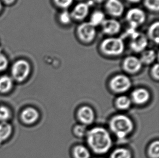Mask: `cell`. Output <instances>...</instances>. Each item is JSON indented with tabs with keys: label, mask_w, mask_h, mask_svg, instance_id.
Segmentation results:
<instances>
[{
	"label": "cell",
	"mask_w": 159,
	"mask_h": 158,
	"mask_svg": "<svg viewBox=\"0 0 159 158\" xmlns=\"http://www.w3.org/2000/svg\"><path fill=\"white\" fill-rule=\"evenodd\" d=\"M101 26L102 32L108 37H115L116 35L120 32L122 28L120 21L114 18L106 19Z\"/></svg>",
	"instance_id": "obj_10"
},
{
	"label": "cell",
	"mask_w": 159,
	"mask_h": 158,
	"mask_svg": "<svg viewBox=\"0 0 159 158\" xmlns=\"http://www.w3.org/2000/svg\"><path fill=\"white\" fill-rule=\"evenodd\" d=\"M99 49L104 55L110 57L118 56L125 51V42L122 37H107L102 41Z\"/></svg>",
	"instance_id": "obj_3"
},
{
	"label": "cell",
	"mask_w": 159,
	"mask_h": 158,
	"mask_svg": "<svg viewBox=\"0 0 159 158\" xmlns=\"http://www.w3.org/2000/svg\"><path fill=\"white\" fill-rule=\"evenodd\" d=\"M146 19L145 11L142 9L137 7L130 9L125 14V20L129 24V28L136 30L139 27L144 24Z\"/></svg>",
	"instance_id": "obj_6"
},
{
	"label": "cell",
	"mask_w": 159,
	"mask_h": 158,
	"mask_svg": "<svg viewBox=\"0 0 159 158\" xmlns=\"http://www.w3.org/2000/svg\"><path fill=\"white\" fill-rule=\"evenodd\" d=\"M58 20L60 24L64 26H67L73 21L70 11L68 10H62L58 15Z\"/></svg>",
	"instance_id": "obj_21"
},
{
	"label": "cell",
	"mask_w": 159,
	"mask_h": 158,
	"mask_svg": "<svg viewBox=\"0 0 159 158\" xmlns=\"http://www.w3.org/2000/svg\"><path fill=\"white\" fill-rule=\"evenodd\" d=\"M76 35L80 41L85 44L93 42L96 37V28L89 22H84L79 24L76 29Z\"/></svg>",
	"instance_id": "obj_5"
},
{
	"label": "cell",
	"mask_w": 159,
	"mask_h": 158,
	"mask_svg": "<svg viewBox=\"0 0 159 158\" xmlns=\"http://www.w3.org/2000/svg\"><path fill=\"white\" fill-rule=\"evenodd\" d=\"M8 65V61L6 56L0 51V72L4 71Z\"/></svg>",
	"instance_id": "obj_29"
},
{
	"label": "cell",
	"mask_w": 159,
	"mask_h": 158,
	"mask_svg": "<svg viewBox=\"0 0 159 158\" xmlns=\"http://www.w3.org/2000/svg\"><path fill=\"white\" fill-rule=\"evenodd\" d=\"M128 2L129 3H138L139 2H141L142 0H127Z\"/></svg>",
	"instance_id": "obj_33"
},
{
	"label": "cell",
	"mask_w": 159,
	"mask_h": 158,
	"mask_svg": "<svg viewBox=\"0 0 159 158\" xmlns=\"http://www.w3.org/2000/svg\"></svg>",
	"instance_id": "obj_36"
},
{
	"label": "cell",
	"mask_w": 159,
	"mask_h": 158,
	"mask_svg": "<svg viewBox=\"0 0 159 158\" xmlns=\"http://www.w3.org/2000/svg\"><path fill=\"white\" fill-rule=\"evenodd\" d=\"M140 59L142 64L150 65L155 62L157 58V53L153 49H146L142 51Z\"/></svg>",
	"instance_id": "obj_16"
},
{
	"label": "cell",
	"mask_w": 159,
	"mask_h": 158,
	"mask_svg": "<svg viewBox=\"0 0 159 158\" xmlns=\"http://www.w3.org/2000/svg\"><path fill=\"white\" fill-rule=\"evenodd\" d=\"M57 7L62 10H67L73 4L75 0H53Z\"/></svg>",
	"instance_id": "obj_26"
},
{
	"label": "cell",
	"mask_w": 159,
	"mask_h": 158,
	"mask_svg": "<svg viewBox=\"0 0 159 158\" xmlns=\"http://www.w3.org/2000/svg\"><path fill=\"white\" fill-rule=\"evenodd\" d=\"M13 80L7 75L0 77V92L6 93L10 91L13 87Z\"/></svg>",
	"instance_id": "obj_19"
},
{
	"label": "cell",
	"mask_w": 159,
	"mask_h": 158,
	"mask_svg": "<svg viewBox=\"0 0 159 158\" xmlns=\"http://www.w3.org/2000/svg\"><path fill=\"white\" fill-rule=\"evenodd\" d=\"M12 128L10 124L6 122L0 123V141H4L11 133Z\"/></svg>",
	"instance_id": "obj_20"
},
{
	"label": "cell",
	"mask_w": 159,
	"mask_h": 158,
	"mask_svg": "<svg viewBox=\"0 0 159 158\" xmlns=\"http://www.w3.org/2000/svg\"><path fill=\"white\" fill-rule=\"evenodd\" d=\"M39 118V113L36 109L29 107L23 111L21 113V118L23 121L27 124L34 123Z\"/></svg>",
	"instance_id": "obj_15"
},
{
	"label": "cell",
	"mask_w": 159,
	"mask_h": 158,
	"mask_svg": "<svg viewBox=\"0 0 159 158\" xmlns=\"http://www.w3.org/2000/svg\"><path fill=\"white\" fill-rule=\"evenodd\" d=\"M104 3L106 12L112 17H120L125 13V6L120 0H107Z\"/></svg>",
	"instance_id": "obj_9"
},
{
	"label": "cell",
	"mask_w": 159,
	"mask_h": 158,
	"mask_svg": "<svg viewBox=\"0 0 159 158\" xmlns=\"http://www.w3.org/2000/svg\"><path fill=\"white\" fill-rule=\"evenodd\" d=\"M149 153L151 157L153 158H159V141L153 142L151 144L149 149Z\"/></svg>",
	"instance_id": "obj_27"
},
{
	"label": "cell",
	"mask_w": 159,
	"mask_h": 158,
	"mask_svg": "<svg viewBox=\"0 0 159 158\" xmlns=\"http://www.w3.org/2000/svg\"><path fill=\"white\" fill-rule=\"evenodd\" d=\"M2 2L1 1V0H0V11H1V9H2Z\"/></svg>",
	"instance_id": "obj_35"
},
{
	"label": "cell",
	"mask_w": 159,
	"mask_h": 158,
	"mask_svg": "<svg viewBox=\"0 0 159 158\" xmlns=\"http://www.w3.org/2000/svg\"><path fill=\"white\" fill-rule=\"evenodd\" d=\"M78 118L84 125H90L95 119V113L93 109L88 106L82 107L78 111Z\"/></svg>",
	"instance_id": "obj_13"
},
{
	"label": "cell",
	"mask_w": 159,
	"mask_h": 158,
	"mask_svg": "<svg viewBox=\"0 0 159 158\" xmlns=\"http://www.w3.org/2000/svg\"><path fill=\"white\" fill-rule=\"evenodd\" d=\"M30 69V65L27 61L19 60L13 64L11 68V74L15 80L21 82L28 77Z\"/></svg>",
	"instance_id": "obj_7"
},
{
	"label": "cell",
	"mask_w": 159,
	"mask_h": 158,
	"mask_svg": "<svg viewBox=\"0 0 159 158\" xmlns=\"http://www.w3.org/2000/svg\"><path fill=\"white\" fill-rule=\"evenodd\" d=\"M125 37H129V47L134 53H141L147 49L149 40L144 33L128 27Z\"/></svg>",
	"instance_id": "obj_4"
},
{
	"label": "cell",
	"mask_w": 159,
	"mask_h": 158,
	"mask_svg": "<svg viewBox=\"0 0 159 158\" xmlns=\"http://www.w3.org/2000/svg\"><path fill=\"white\" fill-rule=\"evenodd\" d=\"M75 134L80 137H84L85 135L87 134V130L85 126L83 125H78L75 128Z\"/></svg>",
	"instance_id": "obj_30"
},
{
	"label": "cell",
	"mask_w": 159,
	"mask_h": 158,
	"mask_svg": "<svg viewBox=\"0 0 159 158\" xmlns=\"http://www.w3.org/2000/svg\"><path fill=\"white\" fill-rule=\"evenodd\" d=\"M142 66L140 58L135 56H128L123 61V68L127 73L130 74L139 72L142 68Z\"/></svg>",
	"instance_id": "obj_12"
},
{
	"label": "cell",
	"mask_w": 159,
	"mask_h": 158,
	"mask_svg": "<svg viewBox=\"0 0 159 158\" xmlns=\"http://www.w3.org/2000/svg\"><path fill=\"white\" fill-rule=\"evenodd\" d=\"M87 140L91 149L98 154H104L111 147L109 133L102 127H95L88 132Z\"/></svg>",
	"instance_id": "obj_1"
},
{
	"label": "cell",
	"mask_w": 159,
	"mask_h": 158,
	"mask_svg": "<svg viewBox=\"0 0 159 158\" xmlns=\"http://www.w3.org/2000/svg\"><path fill=\"white\" fill-rule=\"evenodd\" d=\"M146 35L148 40L158 45L159 42V22L158 21L154 22L149 26Z\"/></svg>",
	"instance_id": "obj_17"
},
{
	"label": "cell",
	"mask_w": 159,
	"mask_h": 158,
	"mask_svg": "<svg viewBox=\"0 0 159 158\" xmlns=\"http://www.w3.org/2000/svg\"><path fill=\"white\" fill-rule=\"evenodd\" d=\"M132 100L138 105H142L146 103L150 98V94L147 90L139 88L134 91L131 94Z\"/></svg>",
	"instance_id": "obj_14"
},
{
	"label": "cell",
	"mask_w": 159,
	"mask_h": 158,
	"mask_svg": "<svg viewBox=\"0 0 159 158\" xmlns=\"http://www.w3.org/2000/svg\"><path fill=\"white\" fill-rule=\"evenodd\" d=\"M145 8L152 12H158L159 0H143Z\"/></svg>",
	"instance_id": "obj_25"
},
{
	"label": "cell",
	"mask_w": 159,
	"mask_h": 158,
	"mask_svg": "<svg viewBox=\"0 0 159 158\" xmlns=\"http://www.w3.org/2000/svg\"><path fill=\"white\" fill-rule=\"evenodd\" d=\"M15 0H3V1L6 4H10L13 3V2H14Z\"/></svg>",
	"instance_id": "obj_34"
},
{
	"label": "cell",
	"mask_w": 159,
	"mask_h": 158,
	"mask_svg": "<svg viewBox=\"0 0 159 158\" xmlns=\"http://www.w3.org/2000/svg\"><path fill=\"white\" fill-rule=\"evenodd\" d=\"M93 2L94 3H97V4H102L103 3L107 1V0H92Z\"/></svg>",
	"instance_id": "obj_32"
},
{
	"label": "cell",
	"mask_w": 159,
	"mask_h": 158,
	"mask_svg": "<svg viewBox=\"0 0 159 158\" xmlns=\"http://www.w3.org/2000/svg\"><path fill=\"white\" fill-rule=\"evenodd\" d=\"M152 75L155 79L158 80L159 78V66L158 63L153 64L151 69Z\"/></svg>",
	"instance_id": "obj_31"
},
{
	"label": "cell",
	"mask_w": 159,
	"mask_h": 158,
	"mask_svg": "<svg viewBox=\"0 0 159 158\" xmlns=\"http://www.w3.org/2000/svg\"><path fill=\"white\" fill-rule=\"evenodd\" d=\"M90 6L88 2H82L75 4L70 11L73 20L82 21L88 16Z\"/></svg>",
	"instance_id": "obj_11"
},
{
	"label": "cell",
	"mask_w": 159,
	"mask_h": 158,
	"mask_svg": "<svg viewBox=\"0 0 159 158\" xmlns=\"http://www.w3.org/2000/svg\"><path fill=\"white\" fill-rule=\"evenodd\" d=\"M110 128L118 139H125L133 130V122L127 116L117 115L110 120Z\"/></svg>",
	"instance_id": "obj_2"
},
{
	"label": "cell",
	"mask_w": 159,
	"mask_h": 158,
	"mask_svg": "<svg viewBox=\"0 0 159 158\" xmlns=\"http://www.w3.org/2000/svg\"><path fill=\"white\" fill-rule=\"evenodd\" d=\"M131 100L126 96H120L116 100V104L119 109H127L131 105Z\"/></svg>",
	"instance_id": "obj_23"
},
{
	"label": "cell",
	"mask_w": 159,
	"mask_h": 158,
	"mask_svg": "<svg viewBox=\"0 0 159 158\" xmlns=\"http://www.w3.org/2000/svg\"><path fill=\"white\" fill-rule=\"evenodd\" d=\"M111 158H131V153L125 148H118L112 153Z\"/></svg>",
	"instance_id": "obj_24"
},
{
	"label": "cell",
	"mask_w": 159,
	"mask_h": 158,
	"mask_svg": "<svg viewBox=\"0 0 159 158\" xmlns=\"http://www.w3.org/2000/svg\"><path fill=\"white\" fill-rule=\"evenodd\" d=\"M110 87L114 92H127L131 87V81L126 75L120 74L114 77L110 81Z\"/></svg>",
	"instance_id": "obj_8"
},
{
	"label": "cell",
	"mask_w": 159,
	"mask_h": 158,
	"mask_svg": "<svg viewBox=\"0 0 159 158\" xmlns=\"http://www.w3.org/2000/svg\"><path fill=\"white\" fill-rule=\"evenodd\" d=\"M106 19L105 13L101 10H96L91 14L89 22L96 28L97 26H101Z\"/></svg>",
	"instance_id": "obj_18"
},
{
	"label": "cell",
	"mask_w": 159,
	"mask_h": 158,
	"mask_svg": "<svg viewBox=\"0 0 159 158\" xmlns=\"http://www.w3.org/2000/svg\"><path fill=\"white\" fill-rule=\"evenodd\" d=\"M73 152L75 158H89L90 157V153L89 150L83 146H76Z\"/></svg>",
	"instance_id": "obj_22"
},
{
	"label": "cell",
	"mask_w": 159,
	"mask_h": 158,
	"mask_svg": "<svg viewBox=\"0 0 159 158\" xmlns=\"http://www.w3.org/2000/svg\"><path fill=\"white\" fill-rule=\"evenodd\" d=\"M11 116V112L7 107L0 106V121L6 122Z\"/></svg>",
	"instance_id": "obj_28"
}]
</instances>
